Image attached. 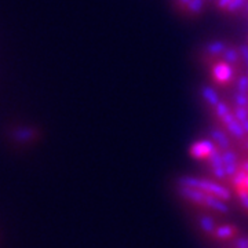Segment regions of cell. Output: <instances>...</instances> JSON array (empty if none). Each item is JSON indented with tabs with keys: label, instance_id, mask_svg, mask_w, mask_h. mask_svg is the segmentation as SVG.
<instances>
[{
	"label": "cell",
	"instance_id": "6da1fadb",
	"mask_svg": "<svg viewBox=\"0 0 248 248\" xmlns=\"http://www.w3.org/2000/svg\"><path fill=\"white\" fill-rule=\"evenodd\" d=\"M178 192L185 203L200 210L203 217L221 218L234 204L231 189L215 178L190 175L181 178L178 181Z\"/></svg>",
	"mask_w": 248,
	"mask_h": 248
},
{
	"label": "cell",
	"instance_id": "7a4b0ae2",
	"mask_svg": "<svg viewBox=\"0 0 248 248\" xmlns=\"http://www.w3.org/2000/svg\"><path fill=\"white\" fill-rule=\"evenodd\" d=\"M226 185L231 189L234 204L248 217V157L240 160L239 167L226 181Z\"/></svg>",
	"mask_w": 248,
	"mask_h": 248
},
{
	"label": "cell",
	"instance_id": "3957f363",
	"mask_svg": "<svg viewBox=\"0 0 248 248\" xmlns=\"http://www.w3.org/2000/svg\"><path fill=\"white\" fill-rule=\"evenodd\" d=\"M211 73H213V79L218 83V84H228L233 81V76H234V68L233 65H229L223 61L214 62L211 66Z\"/></svg>",
	"mask_w": 248,
	"mask_h": 248
},
{
	"label": "cell",
	"instance_id": "277c9868",
	"mask_svg": "<svg viewBox=\"0 0 248 248\" xmlns=\"http://www.w3.org/2000/svg\"><path fill=\"white\" fill-rule=\"evenodd\" d=\"M217 148V143L210 138H204L200 141L193 142L189 148V155L193 157V159L199 160V161H205V159L211 155V152Z\"/></svg>",
	"mask_w": 248,
	"mask_h": 248
},
{
	"label": "cell",
	"instance_id": "5b68a950",
	"mask_svg": "<svg viewBox=\"0 0 248 248\" xmlns=\"http://www.w3.org/2000/svg\"><path fill=\"white\" fill-rule=\"evenodd\" d=\"M225 128H226V131L231 134L233 138H236L237 141H243L246 137H247V134L244 131V128H243V124L240 123L237 119H234V120H232L231 123L226 124V125H223Z\"/></svg>",
	"mask_w": 248,
	"mask_h": 248
},
{
	"label": "cell",
	"instance_id": "8992f818",
	"mask_svg": "<svg viewBox=\"0 0 248 248\" xmlns=\"http://www.w3.org/2000/svg\"><path fill=\"white\" fill-rule=\"evenodd\" d=\"M202 97L207 102V105H210L211 108H215L221 102L219 94L210 86H203L202 87Z\"/></svg>",
	"mask_w": 248,
	"mask_h": 248
},
{
	"label": "cell",
	"instance_id": "52a82bcc",
	"mask_svg": "<svg viewBox=\"0 0 248 248\" xmlns=\"http://www.w3.org/2000/svg\"><path fill=\"white\" fill-rule=\"evenodd\" d=\"M221 61L226 62L229 65H239L240 63V51L236 47H226V50L219 55Z\"/></svg>",
	"mask_w": 248,
	"mask_h": 248
},
{
	"label": "cell",
	"instance_id": "ba28073f",
	"mask_svg": "<svg viewBox=\"0 0 248 248\" xmlns=\"http://www.w3.org/2000/svg\"><path fill=\"white\" fill-rule=\"evenodd\" d=\"M226 43L221 42V40H214L211 43L205 46V53L213 55V57H219L225 50H226Z\"/></svg>",
	"mask_w": 248,
	"mask_h": 248
},
{
	"label": "cell",
	"instance_id": "9c48e42d",
	"mask_svg": "<svg viewBox=\"0 0 248 248\" xmlns=\"http://www.w3.org/2000/svg\"><path fill=\"white\" fill-rule=\"evenodd\" d=\"M204 9V0H190L185 7L186 13L192 14V16H197L200 14Z\"/></svg>",
	"mask_w": 248,
	"mask_h": 248
},
{
	"label": "cell",
	"instance_id": "30bf717a",
	"mask_svg": "<svg viewBox=\"0 0 248 248\" xmlns=\"http://www.w3.org/2000/svg\"><path fill=\"white\" fill-rule=\"evenodd\" d=\"M214 112H215V116L221 120L223 116H226L228 113H231L232 112V108L231 105L228 104V102H225V101H221L217 107L214 108Z\"/></svg>",
	"mask_w": 248,
	"mask_h": 248
},
{
	"label": "cell",
	"instance_id": "8fae6325",
	"mask_svg": "<svg viewBox=\"0 0 248 248\" xmlns=\"http://www.w3.org/2000/svg\"><path fill=\"white\" fill-rule=\"evenodd\" d=\"M233 107H246L248 108V94L236 91L233 94Z\"/></svg>",
	"mask_w": 248,
	"mask_h": 248
},
{
	"label": "cell",
	"instance_id": "7c38bea8",
	"mask_svg": "<svg viewBox=\"0 0 248 248\" xmlns=\"http://www.w3.org/2000/svg\"><path fill=\"white\" fill-rule=\"evenodd\" d=\"M234 86H236L237 91L248 94V75H241V76H239L237 80H234Z\"/></svg>",
	"mask_w": 248,
	"mask_h": 248
},
{
	"label": "cell",
	"instance_id": "4fadbf2b",
	"mask_svg": "<svg viewBox=\"0 0 248 248\" xmlns=\"http://www.w3.org/2000/svg\"><path fill=\"white\" fill-rule=\"evenodd\" d=\"M232 112H233V115L234 117L239 120L240 123H243L244 120H247L248 119V108L246 107H233L232 108Z\"/></svg>",
	"mask_w": 248,
	"mask_h": 248
},
{
	"label": "cell",
	"instance_id": "5bb4252c",
	"mask_svg": "<svg viewBox=\"0 0 248 248\" xmlns=\"http://www.w3.org/2000/svg\"><path fill=\"white\" fill-rule=\"evenodd\" d=\"M246 4H247V0H232L229 6L226 7V11L231 13V14H234V13L244 9Z\"/></svg>",
	"mask_w": 248,
	"mask_h": 248
},
{
	"label": "cell",
	"instance_id": "9a60e30c",
	"mask_svg": "<svg viewBox=\"0 0 248 248\" xmlns=\"http://www.w3.org/2000/svg\"><path fill=\"white\" fill-rule=\"evenodd\" d=\"M239 51H240V57H241V60H243L244 65H246V68L248 69V45L240 46Z\"/></svg>",
	"mask_w": 248,
	"mask_h": 248
},
{
	"label": "cell",
	"instance_id": "2e32d148",
	"mask_svg": "<svg viewBox=\"0 0 248 248\" xmlns=\"http://www.w3.org/2000/svg\"><path fill=\"white\" fill-rule=\"evenodd\" d=\"M232 0H217V7L221 10H226Z\"/></svg>",
	"mask_w": 248,
	"mask_h": 248
},
{
	"label": "cell",
	"instance_id": "e0dca14e",
	"mask_svg": "<svg viewBox=\"0 0 248 248\" xmlns=\"http://www.w3.org/2000/svg\"><path fill=\"white\" fill-rule=\"evenodd\" d=\"M190 0H177V4L179 7H186Z\"/></svg>",
	"mask_w": 248,
	"mask_h": 248
},
{
	"label": "cell",
	"instance_id": "ac0fdd59",
	"mask_svg": "<svg viewBox=\"0 0 248 248\" xmlns=\"http://www.w3.org/2000/svg\"><path fill=\"white\" fill-rule=\"evenodd\" d=\"M241 145H243V148L248 152V137H246V138L241 141Z\"/></svg>",
	"mask_w": 248,
	"mask_h": 248
},
{
	"label": "cell",
	"instance_id": "d6986e66",
	"mask_svg": "<svg viewBox=\"0 0 248 248\" xmlns=\"http://www.w3.org/2000/svg\"><path fill=\"white\" fill-rule=\"evenodd\" d=\"M241 124H243V128H244V131H246V134H247L248 137V119L247 120H244Z\"/></svg>",
	"mask_w": 248,
	"mask_h": 248
},
{
	"label": "cell",
	"instance_id": "ffe728a7",
	"mask_svg": "<svg viewBox=\"0 0 248 248\" xmlns=\"http://www.w3.org/2000/svg\"><path fill=\"white\" fill-rule=\"evenodd\" d=\"M244 11H246V14H247V16H248V3H247V4H246V6H244Z\"/></svg>",
	"mask_w": 248,
	"mask_h": 248
},
{
	"label": "cell",
	"instance_id": "44dd1931",
	"mask_svg": "<svg viewBox=\"0 0 248 248\" xmlns=\"http://www.w3.org/2000/svg\"><path fill=\"white\" fill-rule=\"evenodd\" d=\"M247 75H248V69H247Z\"/></svg>",
	"mask_w": 248,
	"mask_h": 248
}]
</instances>
